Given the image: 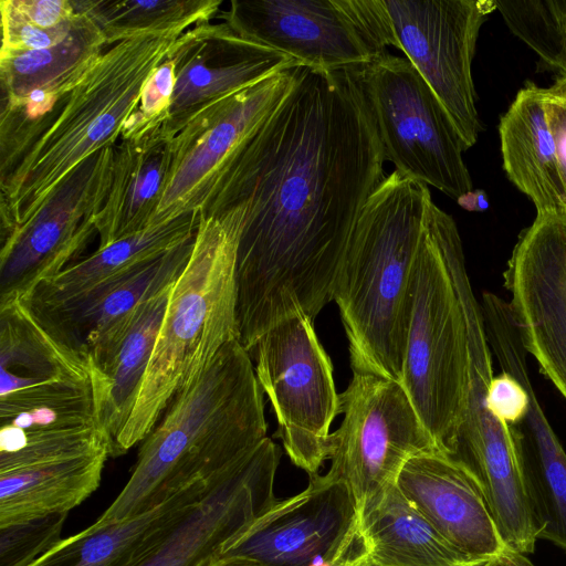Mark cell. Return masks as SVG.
<instances>
[{
    "instance_id": "11",
    "label": "cell",
    "mask_w": 566,
    "mask_h": 566,
    "mask_svg": "<svg viewBox=\"0 0 566 566\" xmlns=\"http://www.w3.org/2000/svg\"><path fill=\"white\" fill-rule=\"evenodd\" d=\"M339 400L344 418L328 438L326 473L346 484L361 512L409 459L439 450L400 382L353 373Z\"/></svg>"
},
{
    "instance_id": "24",
    "label": "cell",
    "mask_w": 566,
    "mask_h": 566,
    "mask_svg": "<svg viewBox=\"0 0 566 566\" xmlns=\"http://www.w3.org/2000/svg\"><path fill=\"white\" fill-rule=\"evenodd\" d=\"M172 285L139 304L124 324L85 359L96 421L108 437L109 451L138 399Z\"/></svg>"
},
{
    "instance_id": "20",
    "label": "cell",
    "mask_w": 566,
    "mask_h": 566,
    "mask_svg": "<svg viewBox=\"0 0 566 566\" xmlns=\"http://www.w3.org/2000/svg\"><path fill=\"white\" fill-rule=\"evenodd\" d=\"M193 239L63 303L27 306L54 339L85 364V359L124 324L139 304L177 281L191 255Z\"/></svg>"
},
{
    "instance_id": "39",
    "label": "cell",
    "mask_w": 566,
    "mask_h": 566,
    "mask_svg": "<svg viewBox=\"0 0 566 566\" xmlns=\"http://www.w3.org/2000/svg\"><path fill=\"white\" fill-rule=\"evenodd\" d=\"M476 566H534V564L524 554L505 549Z\"/></svg>"
},
{
    "instance_id": "42",
    "label": "cell",
    "mask_w": 566,
    "mask_h": 566,
    "mask_svg": "<svg viewBox=\"0 0 566 566\" xmlns=\"http://www.w3.org/2000/svg\"><path fill=\"white\" fill-rule=\"evenodd\" d=\"M556 81H558V80H556ZM559 82H562V81H559ZM562 83H564V82H562ZM564 84H566V83H564Z\"/></svg>"
},
{
    "instance_id": "10",
    "label": "cell",
    "mask_w": 566,
    "mask_h": 566,
    "mask_svg": "<svg viewBox=\"0 0 566 566\" xmlns=\"http://www.w3.org/2000/svg\"><path fill=\"white\" fill-rule=\"evenodd\" d=\"M305 314L284 318L256 342L259 385L272 403L285 452L308 476L327 460L329 428L340 413L332 361Z\"/></svg>"
},
{
    "instance_id": "21",
    "label": "cell",
    "mask_w": 566,
    "mask_h": 566,
    "mask_svg": "<svg viewBox=\"0 0 566 566\" xmlns=\"http://www.w3.org/2000/svg\"><path fill=\"white\" fill-rule=\"evenodd\" d=\"M93 392L84 361L54 339L27 304H0V419Z\"/></svg>"
},
{
    "instance_id": "12",
    "label": "cell",
    "mask_w": 566,
    "mask_h": 566,
    "mask_svg": "<svg viewBox=\"0 0 566 566\" xmlns=\"http://www.w3.org/2000/svg\"><path fill=\"white\" fill-rule=\"evenodd\" d=\"M297 66L214 101L174 128L168 126L174 132L172 160L151 224L209 206L241 144L291 91Z\"/></svg>"
},
{
    "instance_id": "34",
    "label": "cell",
    "mask_w": 566,
    "mask_h": 566,
    "mask_svg": "<svg viewBox=\"0 0 566 566\" xmlns=\"http://www.w3.org/2000/svg\"><path fill=\"white\" fill-rule=\"evenodd\" d=\"M176 69L177 61L169 52L145 83L138 108L126 122L120 135L168 118L176 84Z\"/></svg>"
},
{
    "instance_id": "25",
    "label": "cell",
    "mask_w": 566,
    "mask_h": 566,
    "mask_svg": "<svg viewBox=\"0 0 566 566\" xmlns=\"http://www.w3.org/2000/svg\"><path fill=\"white\" fill-rule=\"evenodd\" d=\"M547 91L521 88L499 124L503 168L537 213H566L556 143L548 123Z\"/></svg>"
},
{
    "instance_id": "36",
    "label": "cell",
    "mask_w": 566,
    "mask_h": 566,
    "mask_svg": "<svg viewBox=\"0 0 566 566\" xmlns=\"http://www.w3.org/2000/svg\"><path fill=\"white\" fill-rule=\"evenodd\" d=\"M29 23L43 30H54L71 22L76 9L70 0H9Z\"/></svg>"
},
{
    "instance_id": "33",
    "label": "cell",
    "mask_w": 566,
    "mask_h": 566,
    "mask_svg": "<svg viewBox=\"0 0 566 566\" xmlns=\"http://www.w3.org/2000/svg\"><path fill=\"white\" fill-rule=\"evenodd\" d=\"M67 514L0 526V566H31L59 544Z\"/></svg>"
},
{
    "instance_id": "26",
    "label": "cell",
    "mask_w": 566,
    "mask_h": 566,
    "mask_svg": "<svg viewBox=\"0 0 566 566\" xmlns=\"http://www.w3.org/2000/svg\"><path fill=\"white\" fill-rule=\"evenodd\" d=\"M209 481L200 480L132 518L91 524L62 538L31 566H137L185 509L203 494Z\"/></svg>"
},
{
    "instance_id": "41",
    "label": "cell",
    "mask_w": 566,
    "mask_h": 566,
    "mask_svg": "<svg viewBox=\"0 0 566 566\" xmlns=\"http://www.w3.org/2000/svg\"><path fill=\"white\" fill-rule=\"evenodd\" d=\"M557 80H558V81H562V82H564V83H566V75H565V76H563V77H560V76H559Z\"/></svg>"
},
{
    "instance_id": "14",
    "label": "cell",
    "mask_w": 566,
    "mask_h": 566,
    "mask_svg": "<svg viewBox=\"0 0 566 566\" xmlns=\"http://www.w3.org/2000/svg\"><path fill=\"white\" fill-rule=\"evenodd\" d=\"M398 50L418 70L454 123L465 147L482 129L472 60L494 0H384Z\"/></svg>"
},
{
    "instance_id": "35",
    "label": "cell",
    "mask_w": 566,
    "mask_h": 566,
    "mask_svg": "<svg viewBox=\"0 0 566 566\" xmlns=\"http://www.w3.org/2000/svg\"><path fill=\"white\" fill-rule=\"evenodd\" d=\"M0 14L2 27L0 53L42 50L56 45L70 33L76 19L75 14L71 22L61 28L43 30L22 18L9 0L0 1Z\"/></svg>"
},
{
    "instance_id": "28",
    "label": "cell",
    "mask_w": 566,
    "mask_h": 566,
    "mask_svg": "<svg viewBox=\"0 0 566 566\" xmlns=\"http://www.w3.org/2000/svg\"><path fill=\"white\" fill-rule=\"evenodd\" d=\"M371 566H476L443 538L395 484L360 512Z\"/></svg>"
},
{
    "instance_id": "31",
    "label": "cell",
    "mask_w": 566,
    "mask_h": 566,
    "mask_svg": "<svg viewBox=\"0 0 566 566\" xmlns=\"http://www.w3.org/2000/svg\"><path fill=\"white\" fill-rule=\"evenodd\" d=\"M102 28L107 45L143 33L181 31L210 22L220 0H84Z\"/></svg>"
},
{
    "instance_id": "9",
    "label": "cell",
    "mask_w": 566,
    "mask_h": 566,
    "mask_svg": "<svg viewBox=\"0 0 566 566\" xmlns=\"http://www.w3.org/2000/svg\"><path fill=\"white\" fill-rule=\"evenodd\" d=\"M280 500L217 555L221 566H371L361 515L329 474Z\"/></svg>"
},
{
    "instance_id": "32",
    "label": "cell",
    "mask_w": 566,
    "mask_h": 566,
    "mask_svg": "<svg viewBox=\"0 0 566 566\" xmlns=\"http://www.w3.org/2000/svg\"><path fill=\"white\" fill-rule=\"evenodd\" d=\"M510 30L566 75V0H494Z\"/></svg>"
},
{
    "instance_id": "13",
    "label": "cell",
    "mask_w": 566,
    "mask_h": 566,
    "mask_svg": "<svg viewBox=\"0 0 566 566\" xmlns=\"http://www.w3.org/2000/svg\"><path fill=\"white\" fill-rule=\"evenodd\" d=\"M469 389L465 411L451 453L475 480L506 547L531 554L537 541L526 500L520 461V432L489 408L486 396L493 371V353L484 323L468 321Z\"/></svg>"
},
{
    "instance_id": "22",
    "label": "cell",
    "mask_w": 566,
    "mask_h": 566,
    "mask_svg": "<svg viewBox=\"0 0 566 566\" xmlns=\"http://www.w3.org/2000/svg\"><path fill=\"white\" fill-rule=\"evenodd\" d=\"M401 493L452 546L486 560L506 549L473 476L439 451L409 459L396 480Z\"/></svg>"
},
{
    "instance_id": "8",
    "label": "cell",
    "mask_w": 566,
    "mask_h": 566,
    "mask_svg": "<svg viewBox=\"0 0 566 566\" xmlns=\"http://www.w3.org/2000/svg\"><path fill=\"white\" fill-rule=\"evenodd\" d=\"M221 18L245 40L319 70L365 65L398 50L384 0H234Z\"/></svg>"
},
{
    "instance_id": "19",
    "label": "cell",
    "mask_w": 566,
    "mask_h": 566,
    "mask_svg": "<svg viewBox=\"0 0 566 566\" xmlns=\"http://www.w3.org/2000/svg\"><path fill=\"white\" fill-rule=\"evenodd\" d=\"M170 53L177 61L176 84L166 119L170 128L214 101L302 65L286 54L245 40L224 21L189 29Z\"/></svg>"
},
{
    "instance_id": "5",
    "label": "cell",
    "mask_w": 566,
    "mask_h": 566,
    "mask_svg": "<svg viewBox=\"0 0 566 566\" xmlns=\"http://www.w3.org/2000/svg\"><path fill=\"white\" fill-rule=\"evenodd\" d=\"M239 219L227 210L200 212L189 261L174 283L134 410L111 457H119L154 429L175 396L229 340L239 338L235 254Z\"/></svg>"
},
{
    "instance_id": "7",
    "label": "cell",
    "mask_w": 566,
    "mask_h": 566,
    "mask_svg": "<svg viewBox=\"0 0 566 566\" xmlns=\"http://www.w3.org/2000/svg\"><path fill=\"white\" fill-rule=\"evenodd\" d=\"M385 160L401 175L457 200L472 190L468 150L431 87L407 59L387 53L356 66Z\"/></svg>"
},
{
    "instance_id": "3",
    "label": "cell",
    "mask_w": 566,
    "mask_h": 566,
    "mask_svg": "<svg viewBox=\"0 0 566 566\" xmlns=\"http://www.w3.org/2000/svg\"><path fill=\"white\" fill-rule=\"evenodd\" d=\"M181 31L143 33L111 45L0 169L1 238L27 224L87 159L115 146L142 90Z\"/></svg>"
},
{
    "instance_id": "30",
    "label": "cell",
    "mask_w": 566,
    "mask_h": 566,
    "mask_svg": "<svg viewBox=\"0 0 566 566\" xmlns=\"http://www.w3.org/2000/svg\"><path fill=\"white\" fill-rule=\"evenodd\" d=\"M520 432L522 482L537 539L566 553V451L545 416L534 388Z\"/></svg>"
},
{
    "instance_id": "4",
    "label": "cell",
    "mask_w": 566,
    "mask_h": 566,
    "mask_svg": "<svg viewBox=\"0 0 566 566\" xmlns=\"http://www.w3.org/2000/svg\"><path fill=\"white\" fill-rule=\"evenodd\" d=\"M427 185L394 170L363 208L333 287L353 373L401 381Z\"/></svg>"
},
{
    "instance_id": "37",
    "label": "cell",
    "mask_w": 566,
    "mask_h": 566,
    "mask_svg": "<svg viewBox=\"0 0 566 566\" xmlns=\"http://www.w3.org/2000/svg\"><path fill=\"white\" fill-rule=\"evenodd\" d=\"M547 91V116L553 132L562 180L566 190V84L556 81Z\"/></svg>"
},
{
    "instance_id": "15",
    "label": "cell",
    "mask_w": 566,
    "mask_h": 566,
    "mask_svg": "<svg viewBox=\"0 0 566 566\" xmlns=\"http://www.w3.org/2000/svg\"><path fill=\"white\" fill-rule=\"evenodd\" d=\"M114 146L83 163L24 226L1 238L0 304L23 298L71 264L96 233L112 182Z\"/></svg>"
},
{
    "instance_id": "16",
    "label": "cell",
    "mask_w": 566,
    "mask_h": 566,
    "mask_svg": "<svg viewBox=\"0 0 566 566\" xmlns=\"http://www.w3.org/2000/svg\"><path fill=\"white\" fill-rule=\"evenodd\" d=\"M109 440L99 426L0 447V526L69 514L99 486Z\"/></svg>"
},
{
    "instance_id": "18",
    "label": "cell",
    "mask_w": 566,
    "mask_h": 566,
    "mask_svg": "<svg viewBox=\"0 0 566 566\" xmlns=\"http://www.w3.org/2000/svg\"><path fill=\"white\" fill-rule=\"evenodd\" d=\"M503 281L527 354L566 400V213L536 214Z\"/></svg>"
},
{
    "instance_id": "38",
    "label": "cell",
    "mask_w": 566,
    "mask_h": 566,
    "mask_svg": "<svg viewBox=\"0 0 566 566\" xmlns=\"http://www.w3.org/2000/svg\"><path fill=\"white\" fill-rule=\"evenodd\" d=\"M455 201L462 209L470 212H484L490 207L488 195L482 189H472L459 197Z\"/></svg>"
},
{
    "instance_id": "23",
    "label": "cell",
    "mask_w": 566,
    "mask_h": 566,
    "mask_svg": "<svg viewBox=\"0 0 566 566\" xmlns=\"http://www.w3.org/2000/svg\"><path fill=\"white\" fill-rule=\"evenodd\" d=\"M172 137L166 120L120 135L111 187L95 219L98 249L153 226L171 166Z\"/></svg>"
},
{
    "instance_id": "1",
    "label": "cell",
    "mask_w": 566,
    "mask_h": 566,
    "mask_svg": "<svg viewBox=\"0 0 566 566\" xmlns=\"http://www.w3.org/2000/svg\"><path fill=\"white\" fill-rule=\"evenodd\" d=\"M385 161L355 67L298 65L291 91L241 144L201 211L239 219L237 323L248 353L279 322L313 319L333 300Z\"/></svg>"
},
{
    "instance_id": "27",
    "label": "cell",
    "mask_w": 566,
    "mask_h": 566,
    "mask_svg": "<svg viewBox=\"0 0 566 566\" xmlns=\"http://www.w3.org/2000/svg\"><path fill=\"white\" fill-rule=\"evenodd\" d=\"M73 2L76 19L63 41L42 50L0 53L1 105L30 92L56 104L104 53L107 40L95 17L84 0Z\"/></svg>"
},
{
    "instance_id": "40",
    "label": "cell",
    "mask_w": 566,
    "mask_h": 566,
    "mask_svg": "<svg viewBox=\"0 0 566 566\" xmlns=\"http://www.w3.org/2000/svg\"><path fill=\"white\" fill-rule=\"evenodd\" d=\"M203 566H221L216 559L206 563Z\"/></svg>"
},
{
    "instance_id": "17",
    "label": "cell",
    "mask_w": 566,
    "mask_h": 566,
    "mask_svg": "<svg viewBox=\"0 0 566 566\" xmlns=\"http://www.w3.org/2000/svg\"><path fill=\"white\" fill-rule=\"evenodd\" d=\"M279 447L265 438L209 481L137 566H203L280 499L274 480Z\"/></svg>"
},
{
    "instance_id": "29",
    "label": "cell",
    "mask_w": 566,
    "mask_h": 566,
    "mask_svg": "<svg viewBox=\"0 0 566 566\" xmlns=\"http://www.w3.org/2000/svg\"><path fill=\"white\" fill-rule=\"evenodd\" d=\"M199 221L200 211H191L97 248L88 256L40 283L20 300L29 306H52L71 300L140 262L191 240Z\"/></svg>"
},
{
    "instance_id": "6",
    "label": "cell",
    "mask_w": 566,
    "mask_h": 566,
    "mask_svg": "<svg viewBox=\"0 0 566 566\" xmlns=\"http://www.w3.org/2000/svg\"><path fill=\"white\" fill-rule=\"evenodd\" d=\"M454 219L431 199L418 251L401 381L437 449L452 451L469 389L468 276Z\"/></svg>"
},
{
    "instance_id": "2",
    "label": "cell",
    "mask_w": 566,
    "mask_h": 566,
    "mask_svg": "<svg viewBox=\"0 0 566 566\" xmlns=\"http://www.w3.org/2000/svg\"><path fill=\"white\" fill-rule=\"evenodd\" d=\"M263 391L239 338L171 400L142 441L128 481L92 524L125 521L214 475L266 438Z\"/></svg>"
}]
</instances>
